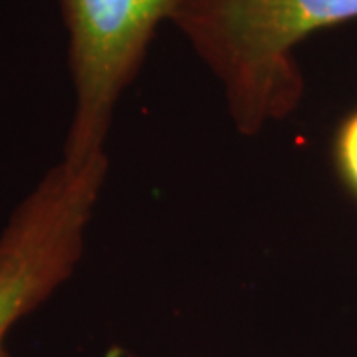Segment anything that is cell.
I'll use <instances>...</instances> for the list:
<instances>
[{
    "instance_id": "obj_2",
    "label": "cell",
    "mask_w": 357,
    "mask_h": 357,
    "mask_svg": "<svg viewBox=\"0 0 357 357\" xmlns=\"http://www.w3.org/2000/svg\"><path fill=\"white\" fill-rule=\"evenodd\" d=\"M107 169V153L82 165L60 161L0 232V357H10L6 337L14 326L42 306L79 264Z\"/></svg>"
},
{
    "instance_id": "obj_3",
    "label": "cell",
    "mask_w": 357,
    "mask_h": 357,
    "mask_svg": "<svg viewBox=\"0 0 357 357\" xmlns=\"http://www.w3.org/2000/svg\"><path fill=\"white\" fill-rule=\"evenodd\" d=\"M74 86V114L62 161L82 165L105 153L115 107L137 76L157 28L178 0H58Z\"/></svg>"
},
{
    "instance_id": "obj_5",
    "label": "cell",
    "mask_w": 357,
    "mask_h": 357,
    "mask_svg": "<svg viewBox=\"0 0 357 357\" xmlns=\"http://www.w3.org/2000/svg\"><path fill=\"white\" fill-rule=\"evenodd\" d=\"M126 357H137V356H133V354H128V356H126Z\"/></svg>"
},
{
    "instance_id": "obj_1",
    "label": "cell",
    "mask_w": 357,
    "mask_h": 357,
    "mask_svg": "<svg viewBox=\"0 0 357 357\" xmlns=\"http://www.w3.org/2000/svg\"><path fill=\"white\" fill-rule=\"evenodd\" d=\"M349 20H357V0H178L171 16L218 82L236 131L248 137L302 102L296 48Z\"/></svg>"
},
{
    "instance_id": "obj_4",
    "label": "cell",
    "mask_w": 357,
    "mask_h": 357,
    "mask_svg": "<svg viewBox=\"0 0 357 357\" xmlns=\"http://www.w3.org/2000/svg\"><path fill=\"white\" fill-rule=\"evenodd\" d=\"M335 159L342 177L357 195V112L349 115L337 131Z\"/></svg>"
}]
</instances>
